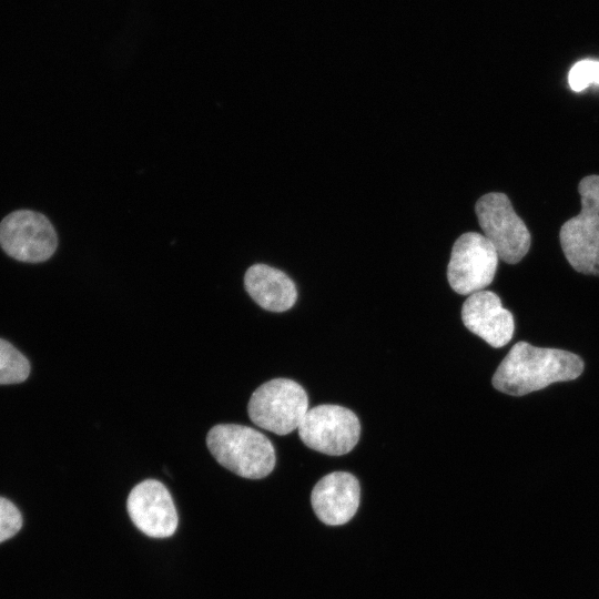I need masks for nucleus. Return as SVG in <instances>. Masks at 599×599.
<instances>
[{"instance_id":"nucleus-8","label":"nucleus","mask_w":599,"mask_h":599,"mask_svg":"<svg viewBox=\"0 0 599 599\" xmlns=\"http://www.w3.org/2000/svg\"><path fill=\"white\" fill-rule=\"evenodd\" d=\"M0 246L18 261L39 263L53 255L58 246V236L43 214L19 210L1 221Z\"/></svg>"},{"instance_id":"nucleus-6","label":"nucleus","mask_w":599,"mask_h":599,"mask_svg":"<svg viewBox=\"0 0 599 599\" xmlns=\"http://www.w3.org/2000/svg\"><path fill=\"white\" fill-rule=\"evenodd\" d=\"M297 430L308 448L329 456H342L357 444L361 424L351 409L325 404L308 409Z\"/></svg>"},{"instance_id":"nucleus-5","label":"nucleus","mask_w":599,"mask_h":599,"mask_svg":"<svg viewBox=\"0 0 599 599\" xmlns=\"http://www.w3.org/2000/svg\"><path fill=\"white\" fill-rule=\"evenodd\" d=\"M475 212L484 236L499 258L508 264L520 262L529 251L531 238L508 196L499 192L485 194L476 202Z\"/></svg>"},{"instance_id":"nucleus-7","label":"nucleus","mask_w":599,"mask_h":599,"mask_svg":"<svg viewBox=\"0 0 599 599\" xmlns=\"http://www.w3.org/2000/svg\"><path fill=\"white\" fill-rule=\"evenodd\" d=\"M499 256L484 234L468 232L453 245L447 266L450 287L460 295L483 291L494 280Z\"/></svg>"},{"instance_id":"nucleus-14","label":"nucleus","mask_w":599,"mask_h":599,"mask_svg":"<svg viewBox=\"0 0 599 599\" xmlns=\"http://www.w3.org/2000/svg\"><path fill=\"white\" fill-rule=\"evenodd\" d=\"M568 82L576 92L583 91L592 83L599 85V61L581 60L577 62L569 71Z\"/></svg>"},{"instance_id":"nucleus-11","label":"nucleus","mask_w":599,"mask_h":599,"mask_svg":"<svg viewBox=\"0 0 599 599\" xmlns=\"http://www.w3.org/2000/svg\"><path fill=\"white\" fill-rule=\"evenodd\" d=\"M461 319L466 328L495 348L505 346L512 338V314L502 307L494 292L483 290L470 294L463 304Z\"/></svg>"},{"instance_id":"nucleus-13","label":"nucleus","mask_w":599,"mask_h":599,"mask_svg":"<svg viewBox=\"0 0 599 599\" xmlns=\"http://www.w3.org/2000/svg\"><path fill=\"white\" fill-rule=\"evenodd\" d=\"M30 374V364L9 342L0 338V385L24 382Z\"/></svg>"},{"instance_id":"nucleus-12","label":"nucleus","mask_w":599,"mask_h":599,"mask_svg":"<svg viewBox=\"0 0 599 599\" xmlns=\"http://www.w3.org/2000/svg\"><path fill=\"white\" fill-rule=\"evenodd\" d=\"M244 286L253 301L270 312H285L296 302L294 282L282 271L266 264H254L244 275Z\"/></svg>"},{"instance_id":"nucleus-2","label":"nucleus","mask_w":599,"mask_h":599,"mask_svg":"<svg viewBox=\"0 0 599 599\" xmlns=\"http://www.w3.org/2000/svg\"><path fill=\"white\" fill-rule=\"evenodd\" d=\"M206 445L220 465L244 478H264L276 463L271 440L248 426L215 425L207 433Z\"/></svg>"},{"instance_id":"nucleus-3","label":"nucleus","mask_w":599,"mask_h":599,"mask_svg":"<svg viewBox=\"0 0 599 599\" xmlns=\"http://www.w3.org/2000/svg\"><path fill=\"white\" fill-rule=\"evenodd\" d=\"M578 191L581 210L562 224L560 244L575 271L599 276V175L583 177Z\"/></svg>"},{"instance_id":"nucleus-15","label":"nucleus","mask_w":599,"mask_h":599,"mask_svg":"<svg viewBox=\"0 0 599 599\" xmlns=\"http://www.w3.org/2000/svg\"><path fill=\"white\" fill-rule=\"evenodd\" d=\"M22 527V516L17 506L0 497V542L13 537Z\"/></svg>"},{"instance_id":"nucleus-9","label":"nucleus","mask_w":599,"mask_h":599,"mask_svg":"<svg viewBox=\"0 0 599 599\" xmlns=\"http://www.w3.org/2000/svg\"><path fill=\"white\" fill-rule=\"evenodd\" d=\"M134 526L152 538L171 537L179 524L177 512L167 488L159 480L146 479L135 485L126 501Z\"/></svg>"},{"instance_id":"nucleus-1","label":"nucleus","mask_w":599,"mask_h":599,"mask_svg":"<svg viewBox=\"0 0 599 599\" xmlns=\"http://www.w3.org/2000/svg\"><path fill=\"white\" fill-rule=\"evenodd\" d=\"M583 361L565 349L516 343L493 375V386L511 396H524L557 382H569L583 372Z\"/></svg>"},{"instance_id":"nucleus-10","label":"nucleus","mask_w":599,"mask_h":599,"mask_svg":"<svg viewBox=\"0 0 599 599\" xmlns=\"http://www.w3.org/2000/svg\"><path fill=\"white\" fill-rule=\"evenodd\" d=\"M358 479L347 471H333L321 478L311 494L316 517L328 526L348 522L359 507Z\"/></svg>"},{"instance_id":"nucleus-4","label":"nucleus","mask_w":599,"mask_h":599,"mask_svg":"<svg viewBox=\"0 0 599 599\" xmlns=\"http://www.w3.org/2000/svg\"><path fill=\"white\" fill-rule=\"evenodd\" d=\"M308 410L305 389L295 380L274 378L252 394L247 413L258 427L277 435L297 429Z\"/></svg>"}]
</instances>
